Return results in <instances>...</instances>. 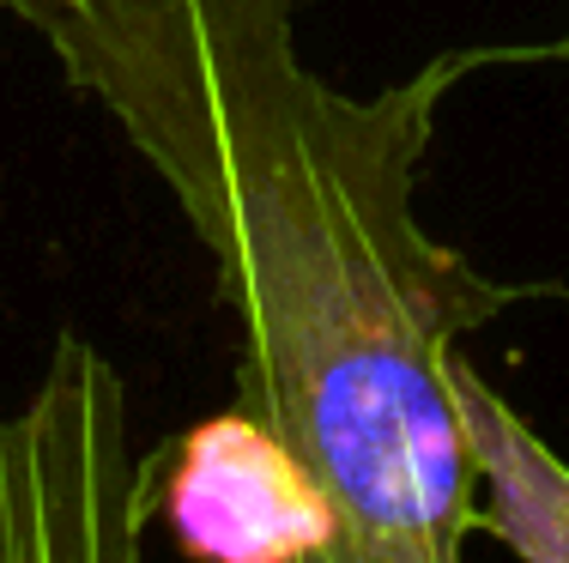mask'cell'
Instances as JSON below:
<instances>
[{"label":"cell","instance_id":"cell-1","mask_svg":"<svg viewBox=\"0 0 569 563\" xmlns=\"http://www.w3.org/2000/svg\"><path fill=\"white\" fill-rule=\"evenodd\" d=\"M116 115L212 249L237 315V406L284 436L340 515L346 563H449L479 527L449 394L460 333L533 298L418 219L442 98L558 43L455 49L382 98L297 56L291 0H0Z\"/></svg>","mask_w":569,"mask_h":563},{"label":"cell","instance_id":"cell-2","mask_svg":"<svg viewBox=\"0 0 569 563\" xmlns=\"http://www.w3.org/2000/svg\"><path fill=\"white\" fill-rule=\"evenodd\" d=\"M158 485L164 449L128 454L110 364L61 340L49 388L0 424V557H133Z\"/></svg>","mask_w":569,"mask_h":563},{"label":"cell","instance_id":"cell-3","mask_svg":"<svg viewBox=\"0 0 569 563\" xmlns=\"http://www.w3.org/2000/svg\"><path fill=\"white\" fill-rule=\"evenodd\" d=\"M182 552L219 563H297L340 557V515L303 454L254 412L194 424L164 449L158 485Z\"/></svg>","mask_w":569,"mask_h":563},{"label":"cell","instance_id":"cell-4","mask_svg":"<svg viewBox=\"0 0 569 563\" xmlns=\"http://www.w3.org/2000/svg\"><path fill=\"white\" fill-rule=\"evenodd\" d=\"M449 394L472 454V491L485 485L479 527L503 533L521 557L569 563V466H558L546 442L521 431V419L460 364V352L449 364Z\"/></svg>","mask_w":569,"mask_h":563}]
</instances>
